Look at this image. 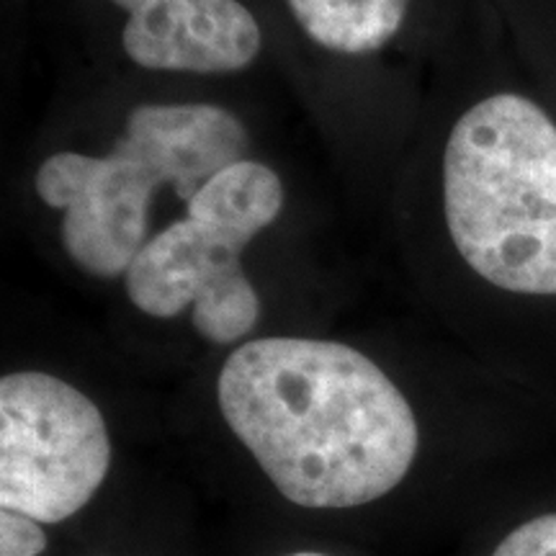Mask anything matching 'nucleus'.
<instances>
[{"label":"nucleus","instance_id":"f257e3e1","mask_svg":"<svg viewBox=\"0 0 556 556\" xmlns=\"http://www.w3.org/2000/svg\"><path fill=\"white\" fill-rule=\"evenodd\" d=\"M222 417L289 503L345 510L392 492L420 428L405 394L356 348L258 338L219 371Z\"/></svg>","mask_w":556,"mask_h":556},{"label":"nucleus","instance_id":"f03ea898","mask_svg":"<svg viewBox=\"0 0 556 556\" xmlns=\"http://www.w3.org/2000/svg\"><path fill=\"white\" fill-rule=\"evenodd\" d=\"M448 245L479 287L556 302V114L495 88L458 111L441 155Z\"/></svg>","mask_w":556,"mask_h":556},{"label":"nucleus","instance_id":"7ed1b4c3","mask_svg":"<svg viewBox=\"0 0 556 556\" xmlns=\"http://www.w3.org/2000/svg\"><path fill=\"white\" fill-rule=\"evenodd\" d=\"M250 135L214 103H142L109 155L58 152L34 189L62 208V245L88 276L119 278L148 245L150 204L168 186L186 204L217 173L248 160Z\"/></svg>","mask_w":556,"mask_h":556},{"label":"nucleus","instance_id":"20e7f679","mask_svg":"<svg viewBox=\"0 0 556 556\" xmlns=\"http://www.w3.org/2000/svg\"><path fill=\"white\" fill-rule=\"evenodd\" d=\"M283 208V186L268 165L242 160L217 173L189 201L186 217L150 238L124 283L144 315L168 319L193 309L208 343H238L258 325L261 299L240 253Z\"/></svg>","mask_w":556,"mask_h":556},{"label":"nucleus","instance_id":"39448f33","mask_svg":"<svg viewBox=\"0 0 556 556\" xmlns=\"http://www.w3.org/2000/svg\"><path fill=\"white\" fill-rule=\"evenodd\" d=\"M111 467L101 409L45 371L0 381V507L62 523L93 500Z\"/></svg>","mask_w":556,"mask_h":556},{"label":"nucleus","instance_id":"423d86ee","mask_svg":"<svg viewBox=\"0 0 556 556\" xmlns=\"http://www.w3.org/2000/svg\"><path fill=\"white\" fill-rule=\"evenodd\" d=\"M127 11L131 62L163 73L225 75L261 52V26L238 0H114Z\"/></svg>","mask_w":556,"mask_h":556},{"label":"nucleus","instance_id":"0eeeda50","mask_svg":"<svg viewBox=\"0 0 556 556\" xmlns=\"http://www.w3.org/2000/svg\"><path fill=\"white\" fill-rule=\"evenodd\" d=\"M409 0H289L309 39L338 54H371L397 37Z\"/></svg>","mask_w":556,"mask_h":556},{"label":"nucleus","instance_id":"6e6552de","mask_svg":"<svg viewBox=\"0 0 556 556\" xmlns=\"http://www.w3.org/2000/svg\"><path fill=\"white\" fill-rule=\"evenodd\" d=\"M492 556H556V513H546L513 528Z\"/></svg>","mask_w":556,"mask_h":556},{"label":"nucleus","instance_id":"1a4fd4ad","mask_svg":"<svg viewBox=\"0 0 556 556\" xmlns=\"http://www.w3.org/2000/svg\"><path fill=\"white\" fill-rule=\"evenodd\" d=\"M47 548V533L37 520L21 513H0V556H39Z\"/></svg>","mask_w":556,"mask_h":556},{"label":"nucleus","instance_id":"9d476101","mask_svg":"<svg viewBox=\"0 0 556 556\" xmlns=\"http://www.w3.org/2000/svg\"><path fill=\"white\" fill-rule=\"evenodd\" d=\"M289 556H328V554H319V552H296V554H289Z\"/></svg>","mask_w":556,"mask_h":556}]
</instances>
